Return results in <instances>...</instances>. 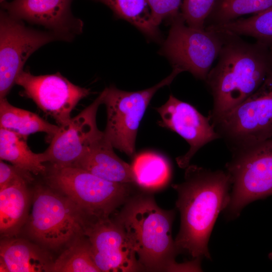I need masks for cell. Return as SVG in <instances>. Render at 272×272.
<instances>
[{"label":"cell","instance_id":"cell-22","mask_svg":"<svg viewBox=\"0 0 272 272\" xmlns=\"http://www.w3.org/2000/svg\"><path fill=\"white\" fill-rule=\"evenodd\" d=\"M206 29L222 32H228L238 36H251L257 42L272 46V8L246 19L234 20Z\"/></svg>","mask_w":272,"mask_h":272},{"label":"cell","instance_id":"cell-26","mask_svg":"<svg viewBox=\"0 0 272 272\" xmlns=\"http://www.w3.org/2000/svg\"><path fill=\"white\" fill-rule=\"evenodd\" d=\"M216 0H183L181 16L188 26L200 29L205 28L206 21Z\"/></svg>","mask_w":272,"mask_h":272},{"label":"cell","instance_id":"cell-15","mask_svg":"<svg viewBox=\"0 0 272 272\" xmlns=\"http://www.w3.org/2000/svg\"><path fill=\"white\" fill-rule=\"evenodd\" d=\"M72 0H14L2 3L3 9L13 17L41 25L70 41L82 33L83 22L71 10Z\"/></svg>","mask_w":272,"mask_h":272},{"label":"cell","instance_id":"cell-8","mask_svg":"<svg viewBox=\"0 0 272 272\" xmlns=\"http://www.w3.org/2000/svg\"><path fill=\"white\" fill-rule=\"evenodd\" d=\"M180 73L173 69L160 82L141 91H125L111 86L101 92L107 111L104 132L114 148L129 157L134 155L138 130L151 100L159 89L170 84Z\"/></svg>","mask_w":272,"mask_h":272},{"label":"cell","instance_id":"cell-27","mask_svg":"<svg viewBox=\"0 0 272 272\" xmlns=\"http://www.w3.org/2000/svg\"><path fill=\"white\" fill-rule=\"evenodd\" d=\"M151 10V18L154 25L158 26L164 19L174 18L179 14L183 0H147Z\"/></svg>","mask_w":272,"mask_h":272},{"label":"cell","instance_id":"cell-10","mask_svg":"<svg viewBox=\"0 0 272 272\" xmlns=\"http://www.w3.org/2000/svg\"><path fill=\"white\" fill-rule=\"evenodd\" d=\"M61 40L50 31L26 26L7 12L0 15V99L6 97L29 56L46 43Z\"/></svg>","mask_w":272,"mask_h":272},{"label":"cell","instance_id":"cell-30","mask_svg":"<svg viewBox=\"0 0 272 272\" xmlns=\"http://www.w3.org/2000/svg\"><path fill=\"white\" fill-rule=\"evenodd\" d=\"M269 49L272 55V46H269Z\"/></svg>","mask_w":272,"mask_h":272},{"label":"cell","instance_id":"cell-23","mask_svg":"<svg viewBox=\"0 0 272 272\" xmlns=\"http://www.w3.org/2000/svg\"><path fill=\"white\" fill-rule=\"evenodd\" d=\"M271 8L272 0H216L205 24L207 26L221 24Z\"/></svg>","mask_w":272,"mask_h":272},{"label":"cell","instance_id":"cell-20","mask_svg":"<svg viewBox=\"0 0 272 272\" xmlns=\"http://www.w3.org/2000/svg\"><path fill=\"white\" fill-rule=\"evenodd\" d=\"M27 137L7 129L0 128V158L34 175L44 174L42 153L32 152L27 143Z\"/></svg>","mask_w":272,"mask_h":272},{"label":"cell","instance_id":"cell-14","mask_svg":"<svg viewBox=\"0 0 272 272\" xmlns=\"http://www.w3.org/2000/svg\"><path fill=\"white\" fill-rule=\"evenodd\" d=\"M155 109L161 118L159 125L178 133L190 146L186 154L176 158L181 168L185 169L189 165L191 158L201 147L220 138L209 116H205L194 106L172 95Z\"/></svg>","mask_w":272,"mask_h":272},{"label":"cell","instance_id":"cell-6","mask_svg":"<svg viewBox=\"0 0 272 272\" xmlns=\"http://www.w3.org/2000/svg\"><path fill=\"white\" fill-rule=\"evenodd\" d=\"M232 153L272 137V70L259 88L230 110L210 118Z\"/></svg>","mask_w":272,"mask_h":272},{"label":"cell","instance_id":"cell-21","mask_svg":"<svg viewBox=\"0 0 272 272\" xmlns=\"http://www.w3.org/2000/svg\"><path fill=\"white\" fill-rule=\"evenodd\" d=\"M0 126L1 128L12 130L25 137L32 133L45 132L49 140L59 127L36 113L14 106L6 97L0 99Z\"/></svg>","mask_w":272,"mask_h":272},{"label":"cell","instance_id":"cell-18","mask_svg":"<svg viewBox=\"0 0 272 272\" xmlns=\"http://www.w3.org/2000/svg\"><path fill=\"white\" fill-rule=\"evenodd\" d=\"M26 180L0 190V233L1 237L16 236L29 216L30 192Z\"/></svg>","mask_w":272,"mask_h":272},{"label":"cell","instance_id":"cell-2","mask_svg":"<svg viewBox=\"0 0 272 272\" xmlns=\"http://www.w3.org/2000/svg\"><path fill=\"white\" fill-rule=\"evenodd\" d=\"M175 211L161 209L153 195L135 192L114 219L124 229L144 271H200V259L178 263L172 236Z\"/></svg>","mask_w":272,"mask_h":272},{"label":"cell","instance_id":"cell-31","mask_svg":"<svg viewBox=\"0 0 272 272\" xmlns=\"http://www.w3.org/2000/svg\"><path fill=\"white\" fill-rule=\"evenodd\" d=\"M0 2H1V3H3V2H5V0H0Z\"/></svg>","mask_w":272,"mask_h":272},{"label":"cell","instance_id":"cell-12","mask_svg":"<svg viewBox=\"0 0 272 272\" xmlns=\"http://www.w3.org/2000/svg\"><path fill=\"white\" fill-rule=\"evenodd\" d=\"M103 104L102 93L88 106L71 118L50 139L42 153L44 160L59 166L73 165L104 134L97 127L96 115Z\"/></svg>","mask_w":272,"mask_h":272},{"label":"cell","instance_id":"cell-19","mask_svg":"<svg viewBox=\"0 0 272 272\" xmlns=\"http://www.w3.org/2000/svg\"><path fill=\"white\" fill-rule=\"evenodd\" d=\"M130 165L135 184L143 191L151 192L159 190L168 184L171 177L169 161L154 152L138 154Z\"/></svg>","mask_w":272,"mask_h":272},{"label":"cell","instance_id":"cell-7","mask_svg":"<svg viewBox=\"0 0 272 272\" xmlns=\"http://www.w3.org/2000/svg\"><path fill=\"white\" fill-rule=\"evenodd\" d=\"M232 180L227 218L239 216L250 202L272 195V137L232 153L226 165Z\"/></svg>","mask_w":272,"mask_h":272},{"label":"cell","instance_id":"cell-16","mask_svg":"<svg viewBox=\"0 0 272 272\" xmlns=\"http://www.w3.org/2000/svg\"><path fill=\"white\" fill-rule=\"evenodd\" d=\"M113 148L104 132L72 166L112 182L135 185L131 165L121 159L114 153Z\"/></svg>","mask_w":272,"mask_h":272},{"label":"cell","instance_id":"cell-11","mask_svg":"<svg viewBox=\"0 0 272 272\" xmlns=\"http://www.w3.org/2000/svg\"><path fill=\"white\" fill-rule=\"evenodd\" d=\"M16 84L21 86L24 95L59 126L69 121L78 103L90 94V89L74 85L59 73L35 76L23 71Z\"/></svg>","mask_w":272,"mask_h":272},{"label":"cell","instance_id":"cell-29","mask_svg":"<svg viewBox=\"0 0 272 272\" xmlns=\"http://www.w3.org/2000/svg\"><path fill=\"white\" fill-rule=\"evenodd\" d=\"M269 258L272 260V252L270 253L268 255Z\"/></svg>","mask_w":272,"mask_h":272},{"label":"cell","instance_id":"cell-9","mask_svg":"<svg viewBox=\"0 0 272 272\" xmlns=\"http://www.w3.org/2000/svg\"><path fill=\"white\" fill-rule=\"evenodd\" d=\"M181 14L173 18L161 50L173 68L205 81L224 42V34L185 25Z\"/></svg>","mask_w":272,"mask_h":272},{"label":"cell","instance_id":"cell-4","mask_svg":"<svg viewBox=\"0 0 272 272\" xmlns=\"http://www.w3.org/2000/svg\"><path fill=\"white\" fill-rule=\"evenodd\" d=\"M24 225L27 235L42 247L57 249L85 236L92 224L85 213L67 196L50 187L38 186Z\"/></svg>","mask_w":272,"mask_h":272},{"label":"cell","instance_id":"cell-3","mask_svg":"<svg viewBox=\"0 0 272 272\" xmlns=\"http://www.w3.org/2000/svg\"><path fill=\"white\" fill-rule=\"evenodd\" d=\"M222 33L224 42L218 62L205 81L213 99L210 118L230 110L247 99L272 70L269 46L257 41L249 43L239 36Z\"/></svg>","mask_w":272,"mask_h":272},{"label":"cell","instance_id":"cell-17","mask_svg":"<svg viewBox=\"0 0 272 272\" xmlns=\"http://www.w3.org/2000/svg\"><path fill=\"white\" fill-rule=\"evenodd\" d=\"M0 271H51L53 262L39 247L25 239L1 240Z\"/></svg>","mask_w":272,"mask_h":272},{"label":"cell","instance_id":"cell-1","mask_svg":"<svg viewBox=\"0 0 272 272\" xmlns=\"http://www.w3.org/2000/svg\"><path fill=\"white\" fill-rule=\"evenodd\" d=\"M172 187L177 192L176 207L180 214V229L174 240L179 254H187L192 259H211L208 242L219 214L230 201V174L189 165L184 181Z\"/></svg>","mask_w":272,"mask_h":272},{"label":"cell","instance_id":"cell-28","mask_svg":"<svg viewBox=\"0 0 272 272\" xmlns=\"http://www.w3.org/2000/svg\"><path fill=\"white\" fill-rule=\"evenodd\" d=\"M33 180L31 173L15 166L0 162V190L22 181L30 182Z\"/></svg>","mask_w":272,"mask_h":272},{"label":"cell","instance_id":"cell-5","mask_svg":"<svg viewBox=\"0 0 272 272\" xmlns=\"http://www.w3.org/2000/svg\"><path fill=\"white\" fill-rule=\"evenodd\" d=\"M44 174L49 186L77 203L92 223L109 219L137 192L134 184L112 182L73 166L50 164Z\"/></svg>","mask_w":272,"mask_h":272},{"label":"cell","instance_id":"cell-25","mask_svg":"<svg viewBox=\"0 0 272 272\" xmlns=\"http://www.w3.org/2000/svg\"><path fill=\"white\" fill-rule=\"evenodd\" d=\"M51 271L100 272L86 236L75 241L53 263Z\"/></svg>","mask_w":272,"mask_h":272},{"label":"cell","instance_id":"cell-13","mask_svg":"<svg viewBox=\"0 0 272 272\" xmlns=\"http://www.w3.org/2000/svg\"><path fill=\"white\" fill-rule=\"evenodd\" d=\"M85 236L100 271H144L124 229L110 218L90 224Z\"/></svg>","mask_w":272,"mask_h":272},{"label":"cell","instance_id":"cell-24","mask_svg":"<svg viewBox=\"0 0 272 272\" xmlns=\"http://www.w3.org/2000/svg\"><path fill=\"white\" fill-rule=\"evenodd\" d=\"M114 14L135 26L147 35L158 36L157 27L153 23L151 10L147 0H98Z\"/></svg>","mask_w":272,"mask_h":272}]
</instances>
